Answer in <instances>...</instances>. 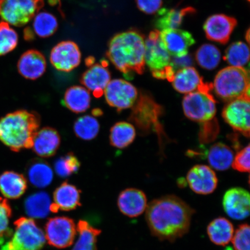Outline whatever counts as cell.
<instances>
[{
  "label": "cell",
  "mask_w": 250,
  "mask_h": 250,
  "mask_svg": "<svg viewBox=\"0 0 250 250\" xmlns=\"http://www.w3.org/2000/svg\"><path fill=\"white\" fill-rule=\"evenodd\" d=\"M146 212L152 235L172 242L188 232L195 210L179 197L167 195L150 202Z\"/></svg>",
  "instance_id": "cell-1"
},
{
  "label": "cell",
  "mask_w": 250,
  "mask_h": 250,
  "mask_svg": "<svg viewBox=\"0 0 250 250\" xmlns=\"http://www.w3.org/2000/svg\"><path fill=\"white\" fill-rule=\"evenodd\" d=\"M145 41L138 31L129 30L112 37L107 56L117 70L125 76L142 74L145 68Z\"/></svg>",
  "instance_id": "cell-2"
},
{
  "label": "cell",
  "mask_w": 250,
  "mask_h": 250,
  "mask_svg": "<svg viewBox=\"0 0 250 250\" xmlns=\"http://www.w3.org/2000/svg\"><path fill=\"white\" fill-rule=\"evenodd\" d=\"M40 124V115L35 112H11L0 119V140L14 152L31 148Z\"/></svg>",
  "instance_id": "cell-3"
},
{
  "label": "cell",
  "mask_w": 250,
  "mask_h": 250,
  "mask_svg": "<svg viewBox=\"0 0 250 250\" xmlns=\"http://www.w3.org/2000/svg\"><path fill=\"white\" fill-rule=\"evenodd\" d=\"M212 88L218 98L227 102L250 99L249 71L245 67L224 68L215 76Z\"/></svg>",
  "instance_id": "cell-4"
},
{
  "label": "cell",
  "mask_w": 250,
  "mask_h": 250,
  "mask_svg": "<svg viewBox=\"0 0 250 250\" xmlns=\"http://www.w3.org/2000/svg\"><path fill=\"white\" fill-rule=\"evenodd\" d=\"M145 59L153 76L172 82L175 70L171 63V55L162 43L158 30L151 31L146 40Z\"/></svg>",
  "instance_id": "cell-5"
},
{
  "label": "cell",
  "mask_w": 250,
  "mask_h": 250,
  "mask_svg": "<svg viewBox=\"0 0 250 250\" xmlns=\"http://www.w3.org/2000/svg\"><path fill=\"white\" fill-rule=\"evenodd\" d=\"M15 232L0 250H41L46 243L45 233L32 218L21 217L14 223Z\"/></svg>",
  "instance_id": "cell-6"
},
{
  "label": "cell",
  "mask_w": 250,
  "mask_h": 250,
  "mask_svg": "<svg viewBox=\"0 0 250 250\" xmlns=\"http://www.w3.org/2000/svg\"><path fill=\"white\" fill-rule=\"evenodd\" d=\"M211 88L212 84L205 83L196 91L184 97L183 110L189 120L203 123L213 120L216 113V102L211 95Z\"/></svg>",
  "instance_id": "cell-7"
},
{
  "label": "cell",
  "mask_w": 250,
  "mask_h": 250,
  "mask_svg": "<svg viewBox=\"0 0 250 250\" xmlns=\"http://www.w3.org/2000/svg\"><path fill=\"white\" fill-rule=\"evenodd\" d=\"M162 113L161 106L154 99L148 94L141 93L134 104L129 120L143 133L155 130L160 139L161 136H164V130L159 123Z\"/></svg>",
  "instance_id": "cell-8"
},
{
  "label": "cell",
  "mask_w": 250,
  "mask_h": 250,
  "mask_svg": "<svg viewBox=\"0 0 250 250\" xmlns=\"http://www.w3.org/2000/svg\"><path fill=\"white\" fill-rule=\"evenodd\" d=\"M44 3L43 0H0V18L17 27L30 22Z\"/></svg>",
  "instance_id": "cell-9"
},
{
  "label": "cell",
  "mask_w": 250,
  "mask_h": 250,
  "mask_svg": "<svg viewBox=\"0 0 250 250\" xmlns=\"http://www.w3.org/2000/svg\"><path fill=\"white\" fill-rule=\"evenodd\" d=\"M45 239L50 246L64 249L73 243L77 234V226L73 219L56 217L49 219L45 227Z\"/></svg>",
  "instance_id": "cell-10"
},
{
  "label": "cell",
  "mask_w": 250,
  "mask_h": 250,
  "mask_svg": "<svg viewBox=\"0 0 250 250\" xmlns=\"http://www.w3.org/2000/svg\"><path fill=\"white\" fill-rule=\"evenodd\" d=\"M104 94L107 104L119 112L133 107L138 98L136 87L123 79L109 81Z\"/></svg>",
  "instance_id": "cell-11"
},
{
  "label": "cell",
  "mask_w": 250,
  "mask_h": 250,
  "mask_svg": "<svg viewBox=\"0 0 250 250\" xmlns=\"http://www.w3.org/2000/svg\"><path fill=\"white\" fill-rule=\"evenodd\" d=\"M250 111V99H237L228 102L223 109V117L233 130L249 137Z\"/></svg>",
  "instance_id": "cell-12"
},
{
  "label": "cell",
  "mask_w": 250,
  "mask_h": 250,
  "mask_svg": "<svg viewBox=\"0 0 250 250\" xmlns=\"http://www.w3.org/2000/svg\"><path fill=\"white\" fill-rule=\"evenodd\" d=\"M49 59L56 70L68 73L80 65L81 53L76 43L65 41L52 49Z\"/></svg>",
  "instance_id": "cell-13"
},
{
  "label": "cell",
  "mask_w": 250,
  "mask_h": 250,
  "mask_svg": "<svg viewBox=\"0 0 250 250\" xmlns=\"http://www.w3.org/2000/svg\"><path fill=\"white\" fill-rule=\"evenodd\" d=\"M223 205L230 218L239 221L245 220L250 214V193L242 188H233L225 193Z\"/></svg>",
  "instance_id": "cell-14"
},
{
  "label": "cell",
  "mask_w": 250,
  "mask_h": 250,
  "mask_svg": "<svg viewBox=\"0 0 250 250\" xmlns=\"http://www.w3.org/2000/svg\"><path fill=\"white\" fill-rule=\"evenodd\" d=\"M188 184L193 192L199 195H209L216 189L218 179L215 172L206 165L193 167L187 176Z\"/></svg>",
  "instance_id": "cell-15"
},
{
  "label": "cell",
  "mask_w": 250,
  "mask_h": 250,
  "mask_svg": "<svg viewBox=\"0 0 250 250\" xmlns=\"http://www.w3.org/2000/svg\"><path fill=\"white\" fill-rule=\"evenodd\" d=\"M235 19L224 14L211 16L204 24V30L207 38L212 42L226 43L235 28Z\"/></svg>",
  "instance_id": "cell-16"
},
{
  "label": "cell",
  "mask_w": 250,
  "mask_h": 250,
  "mask_svg": "<svg viewBox=\"0 0 250 250\" xmlns=\"http://www.w3.org/2000/svg\"><path fill=\"white\" fill-rule=\"evenodd\" d=\"M160 38L166 49L173 57L187 55L189 47L195 42L191 34L178 29L162 30Z\"/></svg>",
  "instance_id": "cell-17"
},
{
  "label": "cell",
  "mask_w": 250,
  "mask_h": 250,
  "mask_svg": "<svg viewBox=\"0 0 250 250\" xmlns=\"http://www.w3.org/2000/svg\"><path fill=\"white\" fill-rule=\"evenodd\" d=\"M110 81L111 73L107 65L103 62L90 65L80 79L81 83L86 89L92 92L96 98H101Z\"/></svg>",
  "instance_id": "cell-18"
},
{
  "label": "cell",
  "mask_w": 250,
  "mask_h": 250,
  "mask_svg": "<svg viewBox=\"0 0 250 250\" xmlns=\"http://www.w3.org/2000/svg\"><path fill=\"white\" fill-rule=\"evenodd\" d=\"M117 205L122 213L129 218H136L146 210L147 198L142 190L127 188L120 193Z\"/></svg>",
  "instance_id": "cell-19"
},
{
  "label": "cell",
  "mask_w": 250,
  "mask_h": 250,
  "mask_svg": "<svg viewBox=\"0 0 250 250\" xmlns=\"http://www.w3.org/2000/svg\"><path fill=\"white\" fill-rule=\"evenodd\" d=\"M81 190L67 182L62 183L54 193V203H51L50 210L56 213L59 210L71 211L81 206Z\"/></svg>",
  "instance_id": "cell-20"
},
{
  "label": "cell",
  "mask_w": 250,
  "mask_h": 250,
  "mask_svg": "<svg viewBox=\"0 0 250 250\" xmlns=\"http://www.w3.org/2000/svg\"><path fill=\"white\" fill-rule=\"evenodd\" d=\"M17 66L21 76L27 80H36L45 73L46 62L42 53L31 49L21 56Z\"/></svg>",
  "instance_id": "cell-21"
},
{
  "label": "cell",
  "mask_w": 250,
  "mask_h": 250,
  "mask_svg": "<svg viewBox=\"0 0 250 250\" xmlns=\"http://www.w3.org/2000/svg\"><path fill=\"white\" fill-rule=\"evenodd\" d=\"M61 143L58 131L52 127H45L37 131L31 148L40 157L49 158L56 154Z\"/></svg>",
  "instance_id": "cell-22"
},
{
  "label": "cell",
  "mask_w": 250,
  "mask_h": 250,
  "mask_svg": "<svg viewBox=\"0 0 250 250\" xmlns=\"http://www.w3.org/2000/svg\"><path fill=\"white\" fill-rule=\"evenodd\" d=\"M27 188V180L22 174L8 171L0 176V191L7 198H20Z\"/></svg>",
  "instance_id": "cell-23"
},
{
  "label": "cell",
  "mask_w": 250,
  "mask_h": 250,
  "mask_svg": "<svg viewBox=\"0 0 250 250\" xmlns=\"http://www.w3.org/2000/svg\"><path fill=\"white\" fill-rule=\"evenodd\" d=\"M171 83L178 92L186 94L196 91L205 83L198 71L192 67L178 70L175 73Z\"/></svg>",
  "instance_id": "cell-24"
},
{
  "label": "cell",
  "mask_w": 250,
  "mask_h": 250,
  "mask_svg": "<svg viewBox=\"0 0 250 250\" xmlns=\"http://www.w3.org/2000/svg\"><path fill=\"white\" fill-rule=\"evenodd\" d=\"M195 9L187 7L180 9L162 8L157 12L155 26L162 30L177 29L182 24L184 19L189 14H194Z\"/></svg>",
  "instance_id": "cell-25"
},
{
  "label": "cell",
  "mask_w": 250,
  "mask_h": 250,
  "mask_svg": "<svg viewBox=\"0 0 250 250\" xmlns=\"http://www.w3.org/2000/svg\"><path fill=\"white\" fill-rule=\"evenodd\" d=\"M27 174L31 185L37 188L48 187L54 179V172L51 166L40 159H34L30 162Z\"/></svg>",
  "instance_id": "cell-26"
},
{
  "label": "cell",
  "mask_w": 250,
  "mask_h": 250,
  "mask_svg": "<svg viewBox=\"0 0 250 250\" xmlns=\"http://www.w3.org/2000/svg\"><path fill=\"white\" fill-rule=\"evenodd\" d=\"M207 233L209 239L214 245L227 246L232 241L234 233V227L228 219L218 217L208 224Z\"/></svg>",
  "instance_id": "cell-27"
},
{
  "label": "cell",
  "mask_w": 250,
  "mask_h": 250,
  "mask_svg": "<svg viewBox=\"0 0 250 250\" xmlns=\"http://www.w3.org/2000/svg\"><path fill=\"white\" fill-rule=\"evenodd\" d=\"M91 102L89 90L85 87L73 86L65 91L63 103L65 107L74 113L85 112Z\"/></svg>",
  "instance_id": "cell-28"
},
{
  "label": "cell",
  "mask_w": 250,
  "mask_h": 250,
  "mask_svg": "<svg viewBox=\"0 0 250 250\" xmlns=\"http://www.w3.org/2000/svg\"><path fill=\"white\" fill-rule=\"evenodd\" d=\"M51 198L48 193L40 191L30 195L24 202V210L30 218H45L51 212Z\"/></svg>",
  "instance_id": "cell-29"
},
{
  "label": "cell",
  "mask_w": 250,
  "mask_h": 250,
  "mask_svg": "<svg viewBox=\"0 0 250 250\" xmlns=\"http://www.w3.org/2000/svg\"><path fill=\"white\" fill-rule=\"evenodd\" d=\"M77 230L79 236L71 250H98L97 242L101 230L90 226L85 220L78 222Z\"/></svg>",
  "instance_id": "cell-30"
},
{
  "label": "cell",
  "mask_w": 250,
  "mask_h": 250,
  "mask_svg": "<svg viewBox=\"0 0 250 250\" xmlns=\"http://www.w3.org/2000/svg\"><path fill=\"white\" fill-rule=\"evenodd\" d=\"M136 129L126 122H119L111 127L109 142L114 147L123 149L132 144L136 137Z\"/></svg>",
  "instance_id": "cell-31"
},
{
  "label": "cell",
  "mask_w": 250,
  "mask_h": 250,
  "mask_svg": "<svg viewBox=\"0 0 250 250\" xmlns=\"http://www.w3.org/2000/svg\"><path fill=\"white\" fill-rule=\"evenodd\" d=\"M233 159L232 149L223 143L215 144L208 151L209 164L212 168L218 171L228 169L232 165Z\"/></svg>",
  "instance_id": "cell-32"
},
{
  "label": "cell",
  "mask_w": 250,
  "mask_h": 250,
  "mask_svg": "<svg viewBox=\"0 0 250 250\" xmlns=\"http://www.w3.org/2000/svg\"><path fill=\"white\" fill-rule=\"evenodd\" d=\"M58 27L57 19L48 12H38L33 18V34L41 38H47L54 34Z\"/></svg>",
  "instance_id": "cell-33"
},
{
  "label": "cell",
  "mask_w": 250,
  "mask_h": 250,
  "mask_svg": "<svg viewBox=\"0 0 250 250\" xmlns=\"http://www.w3.org/2000/svg\"><path fill=\"white\" fill-rule=\"evenodd\" d=\"M195 58L200 66L206 70H211L216 68L220 63L221 54L216 46L206 43L198 49Z\"/></svg>",
  "instance_id": "cell-34"
},
{
  "label": "cell",
  "mask_w": 250,
  "mask_h": 250,
  "mask_svg": "<svg viewBox=\"0 0 250 250\" xmlns=\"http://www.w3.org/2000/svg\"><path fill=\"white\" fill-rule=\"evenodd\" d=\"M100 124L93 116L84 115L75 122L74 131L76 135L83 140H91L98 136Z\"/></svg>",
  "instance_id": "cell-35"
},
{
  "label": "cell",
  "mask_w": 250,
  "mask_h": 250,
  "mask_svg": "<svg viewBox=\"0 0 250 250\" xmlns=\"http://www.w3.org/2000/svg\"><path fill=\"white\" fill-rule=\"evenodd\" d=\"M224 59L230 66L244 67L249 62L248 45L241 42L232 43L226 50Z\"/></svg>",
  "instance_id": "cell-36"
},
{
  "label": "cell",
  "mask_w": 250,
  "mask_h": 250,
  "mask_svg": "<svg viewBox=\"0 0 250 250\" xmlns=\"http://www.w3.org/2000/svg\"><path fill=\"white\" fill-rule=\"evenodd\" d=\"M81 167L79 159L73 152L59 158L55 162L56 173L62 178H66L77 173Z\"/></svg>",
  "instance_id": "cell-37"
},
{
  "label": "cell",
  "mask_w": 250,
  "mask_h": 250,
  "mask_svg": "<svg viewBox=\"0 0 250 250\" xmlns=\"http://www.w3.org/2000/svg\"><path fill=\"white\" fill-rule=\"evenodd\" d=\"M18 35L5 21L0 22V56L14 51L18 43Z\"/></svg>",
  "instance_id": "cell-38"
},
{
  "label": "cell",
  "mask_w": 250,
  "mask_h": 250,
  "mask_svg": "<svg viewBox=\"0 0 250 250\" xmlns=\"http://www.w3.org/2000/svg\"><path fill=\"white\" fill-rule=\"evenodd\" d=\"M12 216V209L7 199L0 197V246L10 238L13 232L9 228V220Z\"/></svg>",
  "instance_id": "cell-39"
},
{
  "label": "cell",
  "mask_w": 250,
  "mask_h": 250,
  "mask_svg": "<svg viewBox=\"0 0 250 250\" xmlns=\"http://www.w3.org/2000/svg\"><path fill=\"white\" fill-rule=\"evenodd\" d=\"M250 233L248 224H242L237 228L232 239L234 250H250Z\"/></svg>",
  "instance_id": "cell-40"
},
{
  "label": "cell",
  "mask_w": 250,
  "mask_h": 250,
  "mask_svg": "<svg viewBox=\"0 0 250 250\" xmlns=\"http://www.w3.org/2000/svg\"><path fill=\"white\" fill-rule=\"evenodd\" d=\"M250 145L237 153L236 157L233 159L232 166L234 170L240 172H248L250 170Z\"/></svg>",
  "instance_id": "cell-41"
},
{
  "label": "cell",
  "mask_w": 250,
  "mask_h": 250,
  "mask_svg": "<svg viewBox=\"0 0 250 250\" xmlns=\"http://www.w3.org/2000/svg\"><path fill=\"white\" fill-rule=\"evenodd\" d=\"M140 11L146 14H154L160 9L162 0H136Z\"/></svg>",
  "instance_id": "cell-42"
},
{
  "label": "cell",
  "mask_w": 250,
  "mask_h": 250,
  "mask_svg": "<svg viewBox=\"0 0 250 250\" xmlns=\"http://www.w3.org/2000/svg\"><path fill=\"white\" fill-rule=\"evenodd\" d=\"M192 60L190 56L186 55L180 57H173L171 59V63L174 68H183L187 67H190L189 65L192 64Z\"/></svg>",
  "instance_id": "cell-43"
},
{
  "label": "cell",
  "mask_w": 250,
  "mask_h": 250,
  "mask_svg": "<svg viewBox=\"0 0 250 250\" xmlns=\"http://www.w3.org/2000/svg\"><path fill=\"white\" fill-rule=\"evenodd\" d=\"M92 114L93 117H100L103 115V111L99 108H95L92 110Z\"/></svg>",
  "instance_id": "cell-44"
},
{
  "label": "cell",
  "mask_w": 250,
  "mask_h": 250,
  "mask_svg": "<svg viewBox=\"0 0 250 250\" xmlns=\"http://www.w3.org/2000/svg\"><path fill=\"white\" fill-rule=\"evenodd\" d=\"M48 2L51 5H56L60 4L61 0H48Z\"/></svg>",
  "instance_id": "cell-45"
},
{
  "label": "cell",
  "mask_w": 250,
  "mask_h": 250,
  "mask_svg": "<svg viewBox=\"0 0 250 250\" xmlns=\"http://www.w3.org/2000/svg\"><path fill=\"white\" fill-rule=\"evenodd\" d=\"M246 39L248 40V42H250V30H248V32H247V35L246 36Z\"/></svg>",
  "instance_id": "cell-46"
},
{
  "label": "cell",
  "mask_w": 250,
  "mask_h": 250,
  "mask_svg": "<svg viewBox=\"0 0 250 250\" xmlns=\"http://www.w3.org/2000/svg\"><path fill=\"white\" fill-rule=\"evenodd\" d=\"M226 250H232V249H231L230 248H227Z\"/></svg>",
  "instance_id": "cell-47"
},
{
  "label": "cell",
  "mask_w": 250,
  "mask_h": 250,
  "mask_svg": "<svg viewBox=\"0 0 250 250\" xmlns=\"http://www.w3.org/2000/svg\"><path fill=\"white\" fill-rule=\"evenodd\" d=\"M248 1H249V0H248Z\"/></svg>",
  "instance_id": "cell-48"
}]
</instances>
